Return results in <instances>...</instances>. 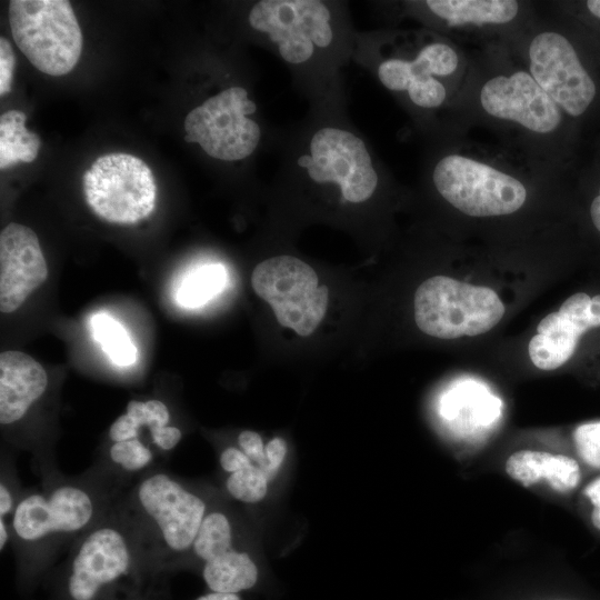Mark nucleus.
<instances>
[{"instance_id":"obj_1","label":"nucleus","mask_w":600,"mask_h":600,"mask_svg":"<svg viewBox=\"0 0 600 600\" xmlns=\"http://www.w3.org/2000/svg\"><path fill=\"white\" fill-rule=\"evenodd\" d=\"M414 321L426 334L453 340L476 337L493 329L506 307L499 294L487 286L433 276L417 288Z\"/></svg>"},{"instance_id":"obj_2","label":"nucleus","mask_w":600,"mask_h":600,"mask_svg":"<svg viewBox=\"0 0 600 600\" xmlns=\"http://www.w3.org/2000/svg\"><path fill=\"white\" fill-rule=\"evenodd\" d=\"M9 23L20 51L41 72L69 73L78 63L83 38L68 0H12Z\"/></svg>"},{"instance_id":"obj_3","label":"nucleus","mask_w":600,"mask_h":600,"mask_svg":"<svg viewBox=\"0 0 600 600\" xmlns=\"http://www.w3.org/2000/svg\"><path fill=\"white\" fill-rule=\"evenodd\" d=\"M432 181L448 203L473 218L512 214L526 203L528 197L524 184L516 177L457 153L437 162Z\"/></svg>"},{"instance_id":"obj_4","label":"nucleus","mask_w":600,"mask_h":600,"mask_svg":"<svg viewBox=\"0 0 600 600\" xmlns=\"http://www.w3.org/2000/svg\"><path fill=\"white\" fill-rule=\"evenodd\" d=\"M318 282L308 263L286 254L260 262L251 276L254 292L271 306L278 322L301 337L310 336L327 312L329 290Z\"/></svg>"},{"instance_id":"obj_5","label":"nucleus","mask_w":600,"mask_h":600,"mask_svg":"<svg viewBox=\"0 0 600 600\" xmlns=\"http://www.w3.org/2000/svg\"><path fill=\"white\" fill-rule=\"evenodd\" d=\"M256 104L241 87H230L210 97L184 118V141L199 143L211 158L242 160L257 149L261 139L259 124L248 118Z\"/></svg>"},{"instance_id":"obj_6","label":"nucleus","mask_w":600,"mask_h":600,"mask_svg":"<svg viewBox=\"0 0 600 600\" xmlns=\"http://www.w3.org/2000/svg\"><path fill=\"white\" fill-rule=\"evenodd\" d=\"M298 163L311 180L336 184L342 200L361 203L372 197L379 178L364 142L354 133L324 127L309 142Z\"/></svg>"},{"instance_id":"obj_7","label":"nucleus","mask_w":600,"mask_h":600,"mask_svg":"<svg viewBox=\"0 0 600 600\" xmlns=\"http://www.w3.org/2000/svg\"><path fill=\"white\" fill-rule=\"evenodd\" d=\"M331 13L319 0H261L250 10V26L266 33L291 64L308 61L316 48L333 40Z\"/></svg>"},{"instance_id":"obj_8","label":"nucleus","mask_w":600,"mask_h":600,"mask_svg":"<svg viewBox=\"0 0 600 600\" xmlns=\"http://www.w3.org/2000/svg\"><path fill=\"white\" fill-rule=\"evenodd\" d=\"M529 73L544 92L571 117L587 111L596 97V84L582 66L572 43L552 30L530 41Z\"/></svg>"},{"instance_id":"obj_9","label":"nucleus","mask_w":600,"mask_h":600,"mask_svg":"<svg viewBox=\"0 0 600 600\" xmlns=\"http://www.w3.org/2000/svg\"><path fill=\"white\" fill-rule=\"evenodd\" d=\"M136 499L164 550L178 554L191 549L207 514L199 496L168 474L154 473L140 482Z\"/></svg>"},{"instance_id":"obj_10","label":"nucleus","mask_w":600,"mask_h":600,"mask_svg":"<svg viewBox=\"0 0 600 600\" xmlns=\"http://www.w3.org/2000/svg\"><path fill=\"white\" fill-rule=\"evenodd\" d=\"M597 329H600V293L576 292L538 323L528 344L530 361L539 370H557L572 359L581 339Z\"/></svg>"},{"instance_id":"obj_11","label":"nucleus","mask_w":600,"mask_h":600,"mask_svg":"<svg viewBox=\"0 0 600 600\" xmlns=\"http://www.w3.org/2000/svg\"><path fill=\"white\" fill-rule=\"evenodd\" d=\"M480 104L489 116L548 134L558 129L562 110L537 83L529 71L498 74L484 82Z\"/></svg>"},{"instance_id":"obj_12","label":"nucleus","mask_w":600,"mask_h":600,"mask_svg":"<svg viewBox=\"0 0 600 600\" xmlns=\"http://www.w3.org/2000/svg\"><path fill=\"white\" fill-rule=\"evenodd\" d=\"M132 554L123 534L112 527L89 533L74 554L68 578L71 600H98L132 570Z\"/></svg>"},{"instance_id":"obj_13","label":"nucleus","mask_w":600,"mask_h":600,"mask_svg":"<svg viewBox=\"0 0 600 600\" xmlns=\"http://www.w3.org/2000/svg\"><path fill=\"white\" fill-rule=\"evenodd\" d=\"M459 54L450 44L432 41L412 59L387 58L378 66V78L390 91L407 92L419 108L436 109L443 104L447 89L438 77H449L459 67Z\"/></svg>"},{"instance_id":"obj_14","label":"nucleus","mask_w":600,"mask_h":600,"mask_svg":"<svg viewBox=\"0 0 600 600\" xmlns=\"http://www.w3.org/2000/svg\"><path fill=\"white\" fill-rule=\"evenodd\" d=\"M94 512L90 496L73 486L54 489L50 494H30L16 507L13 529L24 541H37L52 533L83 529Z\"/></svg>"},{"instance_id":"obj_15","label":"nucleus","mask_w":600,"mask_h":600,"mask_svg":"<svg viewBox=\"0 0 600 600\" xmlns=\"http://www.w3.org/2000/svg\"><path fill=\"white\" fill-rule=\"evenodd\" d=\"M48 277V267L34 231L9 223L0 233V310L11 313Z\"/></svg>"},{"instance_id":"obj_16","label":"nucleus","mask_w":600,"mask_h":600,"mask_svg":"<svg viewBox=\"0 0 600 600\" xmlns=\"http://www.w3.org/2000/svg\"><path fill=\"white\" fill-rule=\"evenodd\" d=\"M507 476L527 489L543 487L560 498H574L590 474L564 447L521 448L504 461Z\"/></svg>"},{"instance_id":"obj_17","label":"nucleus","mask_w":600,"mask_h":600,"mask_svg":"<svg viewBox=\"0 0 600 600\" xmlns=\"http://www.w3.org/2000/svg\"><path fill=\"white\" fill-rule=\"evenodd\" d=\"M48 377L43 367L21 351L0 354V422L20 420L43 394Z\"/></svg>"},{"instance_id":"obj_18","label":"nucleus","mask_w":600,"mask_h":600,"mask_svg":"<svg viewBox=\"0 0 600 600\" xmlns=\"http://www.w3.org/2000/svg\"><path fill=\"white\" fill-rule=\"evenodd\" d=\"M169 420V410L162 401L131 400L126 413L111 424L109 437L114 442L134 439L141 427H148L152 441L162 450H171L178 444L182 433L177 427L168 426Z\"/></svg>"},{"instance_id":"obj_19","label":"nucleus","mask_w":600,"mask_h":600,"mask_svg":"<svg viewBox=\"0 0 600 600\" xmlns=\"http://www.w3.org/2000/svg\"><path fill=\"white\" fill-rule=\"evenodd\" d=\"M424 4L454 28L506 24L519 12V2L513 0H428Z\"/></svg>"},{"instance_id":"obj_20","label":"nucleus","mask_w":600,"mask_h":600,"mask_svg":"<svg viewBox=\"0 0 600 600\" xmlns=\"http://www.w3.org/2000/svg\"><path fill=\"white\" fill-rule=\"evenodd\" d=\"M202 577L210 591L238 594L256 586L259 570L247 552L231 549L204 562Z\"/></svg>"},{"instance_id":"obj_21","label":"nucleus","mask_w":600,"mask_h":600,"mask_svg":"<svg viewBox=\"0 0 600 600\" xmlns=\"http://www.w3.org/2000/svg\"><path fill=\"white\" fill-rule=\"evenodd\" d=\"M228 274L223 266L204 264L190 272L181 282L177 293V302L187 309L203 306L223 290Z\"/></svg>"},{"instance_id":"obj_22","label":"nucleus","mask_w":600,"mask_h":600,"mask_svg":"<svg viewBox=\"0 0 600 600\" xmlns=\"http://www.w3.org/2000/svg\"><path fill=\"white\" fill-rule=\"evenodd\" d=\"M90 328L93 339L114 364L127 367L136 362L137 348L120 322L98 313L92 317Z\"/></svg>"},{"instance_id":"obj_23","label":"nucleus","mask_w":600,"mask_h":600,"mask_svg":"<svg viewBox=\"0 0 600 600\" xmlns=\"http://www.w3.org/2000/svg\"><path fill=\"white\" fill-rule=\"evenodd\" d=\"M232 527L219 511L208 512L196 536L191 550L203 563L233 549Z\"/></svg>"},{"instance_id":"obj_24","label":"nucleus","mask_w":600,"mask_h":600,"mask_svg":"<svg viewBox=\"0 0 600 600\" xmlns=\"http://www.w3.org/2000/svg\"><path fill=\"white\" fill-rule=\"evenodd\" d=\"M269 479L256 464L230 473L226 481L227 491L234 499L257 503L268 493Z\"/></svg>"},{"instance_id":"obj_25","label":"nucleus","mask_w":600,"mask_h":600,"mask_svg":"<svg viewBox=\"0 0 600 600\" xmlns=\"http://www.w3.org/2000/svg\"><path fill=\"white\" fill-rule=\"evenodd\" d=\"M574 502L587 526L600 536V472L586 480L574 497Z\"/></svg>"},{"instance_id":"obj_26","label":"nucleus","mask_w":600,"mask_h":600,"mask_svg":"<svg viewBox=\"0 0 600 600\" xmlns=\"http://www.w3.org/2000/svg\"><path fill=\"white\" fill-rule=\"evenodd\" d=\"M110 458L129 471L144 468L152 460L151 451L138 438L114 442L110 448Z\"/></svg>"},{"instance_id":"obj_27","label":"nucleus","mask_w":600,"mask_h":600,"mask_svg":"<svg viewBox=\"0 0 600 600\" xmlns=\"http://www.w3.org/2000/svg\"><path fill=\"white\" fill-rule=\"evenodd\" d=\"M288 452L284 439L276 437L264 446L266 464L261 469L269 480H271L282 466Z\"/></svg>"},{"instance_id":"obj_28","label":"nucleus","mask_w":600,"mask_h":600,"mask_svg":"<svg viewBox=\"0 0 600 600\" xmlns=\"http://www.w3.org/2000/svg\"><path fill=\"white\" fill-rule=\"evenodd\" d=\"M238 444L246 456L260 469L266 464L264 444L259 433L244 430L238 436Z\"/></svg>"},{"instance_id":"obj_29","label":"nucleus","mask_w":600,"mask_h":600,"mask_svg":"<svg viewBox=\"0 0 600 600\" xmlns=\"http://www.w3.org/2000/svg\"><path fill=\"white\" fill-rule=\"evenodd\" d=\"M219 462L221 468L229 473L251 467L253 464L246 453L236 447H228L224 449L220 454Z\"/></svg>"},{"instance_id":"obj_30","label":"nucleus","mask_w":600,"mask_h":600,"mask_svg":"<svg viewBox=\"0 0 600 600\" xmlns=\"http://www.w3.org/2000/svg\"><path fill=\"white\" fill-rule=\"evenodd\" d=\"M12 509V496L6 484L0 486V516L3 518Z\"/></svg>"},{"instance_id":"obj_31","label":"nucleus","mask_w":600,"mask_h":600,"mask_svg":"<svg viewBox=\"0 0 600 600\" xmlns=\"http://www.w3.org/2000/svg\"><path fill=\"white\" fill-rule=\"evenodd\" d=\"M590 218L594 228L600 233V189H599L598 194L593 198L591 202Z\"/></svg>"},{"instance_id":"obj_32","label":"nucleus","mask_w":600,"mask_h":600,"mask_svg":"<svg viewBox=\"0 0 600 600\" xmlns=\"http://www.w3.org/2000/svg\"><path fill=\"white\" fill-rule=\"evenodd\" d=\"M196 600H241V598L236 593H221V592H209L199 597Z\"/></svg>"},{"instance_id":"obj_33","label":"nucleus","mask_w":600,"mask_h":600,"mask_svg":"<svg viewBox=\"0 0 600 600\" xmlns=\"http://www.w3.org/2000/svg\"><path fill=\"white\" fill-rule=\"evenodd\" d=\"M100 179L97 178L90 170L83 173V188L98 189Z\"/></svg>"},{"instance_id":"obj_34","label":"nucleus","mask_w":600,"mask_h":600,"mask_svg":"<svg viewBox=\"0 0 600 600\" xmlns=\"http://www.w3.org/2000/svg\"><path fill=\"white\" fill-rule=\"evenodd\" d=\"M587 8L592 16L600 19V0L587 1Z\"/></svg>"},{"instance_id":"obj_35","label":"nucleus","mask_w":600,"mask_h":600,"mask_svg":"<svg viewBox=\"0 0 600 600\" xmlns=\"http://www.w3.org/2000/svg\"><path fill=\"white\" fill-rule=\"evenodd\" d=\"M8 541V531L6 529L3 519H0V549L3 550L6 543Z\"/></svg>"},{"instance_id":"obj_36","label":"nucleus","mask_w":600,"mask_h":600,"mask_svg":"<svg viewBox=\"0 0 600 600\" xmlns=\"http://www.w3.org/2000/svg\"><path fill=\"white\" fill-rule=\"evenodd\" d=\"M90 171L99 179L104 177L106 171L96 162L91 164Z\"/></svg>"},{"instance_id":"obj_37","label":"nucleus","mask_w":600,"mask_h":600,"mask_svg":"<svg viewBox=\"0 0 600 600\" xmlns=\"http://www.w3.org/2000/svg\"><path fill=\"white\" fill-rule=\"evenodd\" d=\"M110 187H111V178L110 177L104 176L103 178L100 179L99 188L101 190L110 191Z\"/></svg>"},{"instance_id":"obj_38","label":"nucleus","mask_w":600,"mask_h":600,"mask_svg":"<svg viewBox=\"0 0 600 600\" xmlns=\"http://www.w3.org/2000/svg\"><path fill=\"white\" fill-rule=\"evenodd\" d=\"M551 600H571V599H551Z\"/></svg>"}]
</instances>
